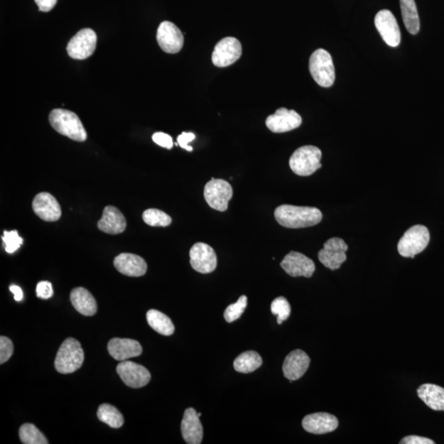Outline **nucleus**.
<instances>
[{
    "mask_svg": "<svg viewBox=\"0 0 444 444\" xmlns=\"http://www.w3.org/2000/svg\"><path fill=\"white\" fill-rule=\"evenodd\" d=\"M274 216L281 226L292 229L313 227L323 219L320 209L287 205L276 207Z\"/></svg>",
    "mask_w": 444,
    "mask_h": 444,
    "instance_id": "1",
    "label": "nucleus"
},
{
    "mask_svg": "<svg viewBox=\"0 0 444 444\" xmlns=\"http://www.w3.org/2000/svg\"><path fill=\"white\" fill-rule=\"evenodd\" d=\"M50 124L56 132L77 142H85L87 134L77 114L64 109H55L49 116Z\"/></svg>",
    "mask_w": 444,
    "mask_h": 444,
    "instance_id": "2",
    "label": "nucleus"
},
{
    "mask_svg": "<svg viewBox=\"0 0 444 444\" xmlns=\"http://www.w3.org/2000/svg\"><path fill=\"white\" fill-rule=\"evenodd\" d=\"M85 352L80 342L69 337L62 343L56 354L55 367L60 374H72L82 367Z\"/></svg>",
    "mask_w": 444,
    "mask_h": 444,
    "instance_id": "3",
    "label": "nucleus"
},
{
    "mask_svg": "<svg viewBox=\"0 0 444 444\" xmlns=\"http://www.w3.org/2000/svg\"><path fill=\"white\" fill-rule=\"evenodd\" d=\"M322 151L315 146H304L291 156L289 165L292 171L300 176H310L321 168Z\"/></svg>",
    "mask_w": 444,
    "mask_h": 444,
    "instance_id": "4",
    "label": "nucleus"
},
{
    "mask_svg": "<svg viewBox=\"0 0 444 444\" xmlns=\"http://www.w3.org/2000/svg\"><path fill=\"white\" fill-rule=\"evenodd\" d=\"M310 72L313 80L323 87H330L335 82V67L331 55L325 50L313 52L310 59Z\"/></svg>",
    "mask_w": 444,
    "mask_h": 444,
    "instance_id": "5",
    "label": "nucleus"
},
{
    "mask_svg": "<svg viewBox=\"0 0 444 444\" xmlns=\"http://www.w3.org/2000/svg\"><path fill=\"white\" fill-rule=\"evenodd\" d=\"M430 232L422 224L411 227L401 238L398 250L402 257L414 259L418 254L424 251L430 243Z\"/></svg>",
    "mask_w": 444,
    "mask_h": 444,
    "instance_id": "6",
    "label": "nucleus"
},
{
    "mask_svg": "<svg viewBox=\"0 0 444 444\" xmlns=\"http://www.w3.org/2000/svg\"><path fill=\"white\" fill-rule=\"evenodd\" d=\"M233 196V189L229 182L212 178L205 188V198L209 206L219 212L227 210L229 201Z\"/></svg>",
    "mask_w": 444,
    "mask_h": 444,
    "instance_id": "7",
    "label": "nucleus"
},
{
    "mask_svg": "<svg viewBox=\"0 0 444 444\" xmlns=\"http://www.w3.org/2000/svg\"><path fill=\"white\" fill-rule=\"evenodd\" d=\"M97 36L92 29H82L72 38L67 46V54L72 59L86 60L97 48Z\"/></svg>",
    "mask_w": 444,
    "mask_h": 444,
    "instance_id": "8",
    "label": "nucleus"
},
{
    "mask_svg": "<svg viewBox=\"0 0 444 444\" xmlns=\"http://www.w3.org/2000/svg\"><path fill=\"white\" fill-rule=\"evenodd\" d=\"M347 250L348 245L342 239L331 238L323 244V249L318 252V259L326 268L337 270L347 260Z\"/></svg>",
    "mask_w": 444,
    "mask_h": 444,
    "instance_id": "9",
    "label": "nucleus"
},
{
    "mask_svg": "<svg viewBox=\"0 0 444 444\" xmlns=\"http://www.w3.org/2000/svg\"><path fill=\"white\" fill-rule=\"evenodd\" d=\"M242 55V45L234 38H226L217 44L212 55L213 65L224 67L236 63Z\"/></svg>",
    "mask_w": 444,
    "mask_h": 444,
    "instance_id": "10",
    "label": "nucleus"
},
{
    "mask_svg": "<svg viewBox=\"0 0 444 444\" xmlns=\"http://www.w3.org/2000/svg\"><path fill=\"white\" fill-rule=\"evenodd\" d=\"M190 264L197 273L211 274L217 266V258L214 249L205 243H196L190 249Z\"/></svg>",
    "mask_w": 444,
    "mask_h": 444,
    "instance_id": "11",
    "label": "nucleus"
},
{
    "mask_svg": "<svg viewBox=\"0 0 444 444\" xmlns=\"http://www.w3.org/2000/svg\"><path fill=\"white\" fill-rule=\"evenodd\" d=\"M374 24L386 45L399 46L401 43V31L393 13L388 9L381 10L374 19Z\"/></svg>",
    "mask_w": 444,
    "mask_h": 444,
    "instance_id": "12",
    "label": "nucleus"
},
{
    "mask_svg": "<svg viewBox=\"0 0 444 444\" xmlns=\"http://www.w3.org/2000/svg\"><path fill=\"white\" fill-rule=\"evenodd\" d=\"M117 371L120 379L130 388H143L148 384L151 380V374L147 369L143 365L127 360L119 363Z\"/></svg>",
    "mask_w": 444,
    "mask_h": 444,
    "instance_id": "13",
    "label": "nucleus"
},
{
    "mask_svg": "<svg viewBox=\"0 0 444 444\" xmlns=\"http://www.w3.org/2000/svg\"><path fill=\"white\" fill-rule=\"evenodd\" d=\"M156 40L161 50L168 54H176L184 45V36L174 23L165 21L158 29Z\"/></svg>",
    "mask_w": 444,
    "mask_h": 444,
    "instance_id": "14",
    "label": "nucleus"
},
{
    "mask_svg": "<svg viewBox=\"0 0 444 444\" xmlns=\"http://www.w3.org/2000/svg\"><path fill=\"white\" fill-rule=\"evenodd\" d=\"M302 124V118L293 109L279 108L275 114H271L266 119V127L270 131L281 134L291 131L299 128Z\"/></svg>",
    "mask_w": 444,
    "mask_h": 444,
    "instance_id": "15",
    "label": "nucleus"
},
{
    "mask_svg": "<svg viewBox=\"0 0 444 444\" xmlns=\"http://www.w3.org/2000/svg\"><path fill=\"white\" fill-rule=\"evenodd\" d=\"M281 266L287 274L293 278L305 276L309 278L315 271V264L313 261L307 256L296 251L286 254L281 261Z\"/></svg>",
    "mask_w": 444,
    "mask_h": 444,
    "instance_id": "16",
    "label": "nucleus"
},
{
    "mask_svg": "<svg viewBox=\"0 0 444 444\" xmlns=\"http://www.w3.org/2000/svg\"><path fill=\"white\" fill-rule=\"evenodd\" d=\"M33 209L41 220L52 222L60 220L61 207L56 198L49 193H40L34 197Z\"/></svg>",
    "mask_w": 444,
    "mask_h": 444,
    "instance_id": "17",
    "label": "nucleus"
},
{
    "mask_svg": "<svg viewBox=\"0 0 444 444\" xmlns=\"http://www.w3.org/2000/svg\"><path fill=\"white\" fill-rule=\"evenodd\" d=\"M310 359L301 350H295L286 357L282 367L285 377L290 381L300 379L309 369Z\"/></svg>",
    "mask_w": 444,
    "mask_h": 444,
    "instance_id": "18",
    "label": "nucleus"
},
{
    "mask_svg": "<svg viewBox=\"0 0 444 444\" xmlns=\"http://www.w3.org/2000/svg\"><path fill=\"white\" fill-rule=\"evenodd\" d=\"M338 420L333 415L320 412L306 416L302 421V426L309 433L315 435H325L337 430Z\"/></svg>",
    "mask_w": 444,
    "mask_h": 444,
    "instance_id": "19",
    "label": "nucleus"
},
{
    "mask_svg": "<svg viewBox=\"0 0 444 444\" xmlns=\"http://www.w3.org/2000/svg\"><path fill=\"white\" fill-rule=\"evenodd\" d=\"M114 266L120 274L134 278L145 275L148 270L147 263L142 257L128 253L119 254L114 259Z\"/></svg>",
    "mask_w": 444,
    "mask_h": 444,
    "instance_id": "20",
    "label": "nucleus"
},
{
    "mask_svg": "<svg viewBox=\"0 0 444 444\" xmlns=\"http://www.w3.org/2000/svg\"><path fill=\"white\" fill-rule=\"evenodd\" d=\"M107 348L109 354L119 362L138 357L143 353L140 343L128 338H113L109 342Z\"/></svg>",
    "mask_w": 444,
    "mask_h": 444,
    "instance_id": "21",
    "label": "nucleus"
},
{
    "mask_svg": "<svg viewBox=\"0 0 444 444\" xmlns=\"http://www.w3.org/2000/svg\"><path fill=\"white\" fill-rule=\"evenodd\" d=\"M126 227V219L117 207L113 206L104 207L102 217L97 222L98 229L109 234H121Z\"/></svg>",
    "mask_w": 444,
    "mask_h": 444,
    "instance_id": "22",
    "label": "nucleus"
},
{
    "mask_svg": "<svg viewBox=\"0 0 444 444\" xmlns=\"http://www.w3.org/2000/svg\"><path fill=\"white\" fill-rule=\"evenodd\" d=\"M197 411L193 408H188L185 411L181 422L183 438L189 444H200L203 437L201 421Z\"/></svg>",
    "mask_w": 444,
    "mask_h": 444,
    "instance_id": "23",
    "label": "nucleus"
},
{
    "mask_svg": "<svg viewBox=\"0 0 444 444\" xmlns=\"http://www.w3.org/2000/svg\"><path fill=\"white\" fill-rule=\"evenodd\" d=\"M70 300L75 309L85 316H93L97 312L95 298L85 288L77 287L71 291Z\"/></svg>",
    "mask_w": 444,
    "mask_h": 444,
    "instance_id": "24",
    "label": "nucleus"
},
{
    "mask_svg": "<svg viewBox=\"0 0 444 444\" xmlns=\"http://www.w3.org/2000/svg\"><path fill=\"white\" fill-rule=\"evenodd\" d=\"M417 394L430 408L444 411V389L441 386L431 384H423L418 389Z\"/></svg>",
    "mask_w": 444,
    "mask_h": 444,
    "instance_id": "25",
    "label": "nucleus"
},
{
    "mask_svg": "<svg viewBox=\"0 0 444 444\" xmlns=\"http://www.w3.org/2000/svg\"><path fill=\"white\" fill-rule=\"evenodd\" d=\"M400 6L406 30L411 34L416 35L419 33L421 24L415 0H400Z\"/></svg>",
    "mask_w": 444,
    "mask_h": 444,
    "instance_id": "26",
    "label": "nucleus"
},
{
    "mask_svg": "<svg viewBox=\"0 0 444 444\" xmlns=\"http://www.w3.org/2000/svg\"><path fill=\"white\" fill-rule=\"evenodd\" d=\"M149 326L163 336H170L175 332V326L168 316L158 310H151L147 313Z\"/></svg>",
    "mask_w": 444,
    "mask_h": 444,
    "instance_id": "27",
    "label": "nucleus"
},
{
    "mask_svg": "<svg viewBox=\"0 0 444 444\" xmlns=\"http://www.w3.org/2000/svg\"><path fill=\"white\" fill-rule=\"evenodd\" d=\"M263 364V359L258 352L254 351L245 352L240 354L234 359V368L237 372L243 374L252 373Z\"/></svg>",
    "mask_w": 444,
    "mask_h": 444,
    "instance_id": "28",
    "label": "nucleus"
},
{
    "mask_svg": "<svg viewBox=\"0 0 444 444\" xmlns=\"http://www.w3.org/2000/svg\"><path fill=\"white\" fill-rule=\"evenodd\" d=\"M98 419L114 429L122 427L124 423V417L120 411L109 404H102L97 411Z\"/></svg>",
    "mask_w": 444,
    "mask_h": 444,
    "instance_id": "29",
    "label": "nucleus"
},
{
    "mask_svg": "<svg viewBox=\"0 0 444 444\" xmlns=\"http://www.w3.org/2000/svg\"><path fill=\"white\" fill-rule=\"evenodd\" d=\"M21 442L24 444H48L47 438L38 428L33 424H24L19 430Z\"/></svg>",
    "mask_w": 444,
    "mask_h": 444,
    "instance_id": "30",
    "label": "nucleus"
},
{
    "mask_svg": "<svg viewBox=\"0 0 444 444\" xmlns=\"http://www.w3.org/2000/svg\"><path fill=\"white\" fill-rule=\"evenodd\" d=\"M143 219L148 226L155 227H169L172 222L171 217L159 209L150 208L143 214Z\"/></svg>",
    "mask_w": 444,
    "mask_h": 444,
    "instance_id": "31",
    "label": "nucleus"
},
{
    "mask_svg": "<svg viewBox=\"0 0 444 444\" xmlns=\"http://www.w3.org/2000/svg\"><path fill=\"white\" fill-rule=\"evenodd\" d=\"M271 311L278 316V323L281 325L291 315V308L288 300L283 296H279L271 303Z\"/></svg>",
    "mask_w": 444,
    "mask_h": 444,
    "instance_id": "32",
    "label": "nucleus"
},
{
    "mask_svg": "<svg viewBox=\"0 0 444 444\" xmlns=\"http://www.w3.org/2000/svg\"><path fill=\"white\" fill-rule=\"evenodd\" d=\"M248 305L247 296H242L239 298L237 302L234 303L227 308V310L224 312V320L227 323H233L243 315L245 309H247Z\"/></svg>",
    "mask_w": 444,
    "mask_h": 444,
    "instance_id": "33",
    "label": "nucleus"
},
{
    "mask_svg": "<svg viewBox=\"0 0 444 444\" xmlns=\"http://www.w3.org/2000/svg\"><path fill=\"white\" fill-rule=\"evenodd\" d=\"M2 239L5 244V251L9 254H13L17 251L21 245L23 244V239L18 236L17 231H5Z\"/></svg>",
    "mask_w": 444,
    "mask_h": 444,
    "instance_id": "34",
    "label": "nucleus"
},
{
    "mask_svg": "<svg viewBox=\"0 0 444 444\" xmlns=\"http://www.w3.org/2000/svg\"><path fill=\"white\" fill-rule=\"evenodd\" d=\"M13 353V345L6 337H0V364L7 362Z\"/></svg>",
    "mask_w": 444,
    "mask_h": 444,
    "instance_id": "35",
    "label": "nucleus"
},
{
    "mask_svg": "<svg viewBox=\"0 0 444 444\" xmlns=\"http://www.w3.org/2000/svg\"><path fill=\"white\" fill-rule=\"evenodd\" d=\"M36 296L40 299H50L54 294L53 287L49 281H40L36 286Z\"/></svg>",
    "mask_w": 444,
    "mask_h": 444,
    "instance_id": "36",
    "label": "nucleus"
},
{
    "mask_svg": "<svg viewBox=\"0 0 444 444\" xmlns=\"http://www.w3.org/2000/svg\"><path fill=\"white\" fill-rule=\"evenodd\" d=\"M153 140L155 144L167 149H171L174 146L173 139H172L170 136L163 132L154 134Z\"/></svg>",
    "mask_w": 444,
    "mask_h": 444,
    "instance_id": "37",
    "label": "nucleus"
},
{
    "mask_svg": "<svg viewBox=\"0 0 444 444\" xmlns=\"http://www.w3.org/2000/svg\"><path fill=\"white\" fill-rule=\"evenodd\" d=\"M195 139V135L193 133H182L177 139V143L179 144L182 148L187 151H192L193 148L189 146V144Z\"/></svg>",
    "mask_w": 444,
    "mask_h": 444,
    "instance_id": "38",
    "label": "nucleus"
},
{
    "mask_svg": "<svg viewBox=\"0 0 444 444\" xmlns=\"http://www.w3.org/2000/svg\"><path fill=\"white\" fill-rule=\"evenodd\" d=\"M401 444H435L429 438L420 437L416 435L407 436L400 441Z\"/></svg>",
    "mask_w": 444,
    "mask_h": 444,
    "instance_id": "39",
    "label": "nucleus"
},
{
    "mask_svg": "<svg viewBox=\"0 0 444 444\" xmlns=\"http://www.w3.org/2000/svg\"><path fill=\"white\" fill-rule=\"evenodd\" d=\"M58 0H35L41 12H50L55 6Z\"/></svg>",
    "mask_w": 444,
    "mask_h": 444,
    "instance_id": "40",
    "label": "nucleus"
},
{
    "mask_svg": "<svg viewBox=\"0 0 444 444\" xmlns=\"http://www.w3.org/2000/svg\"><path fill=\"white\" fill-rule=\"evenodd\" d=\"M9 290L14 295V300L16 301H21L23 299V291L19 286L16 285L10 286Z\"/></svg>",
    "mask_w": 444,
    "mask_h": 444,
    "instance_id": "41",
    "label": "nucleus"
},
{
    "mask_svg": "<svg viewBox=\"0 0 444 444\" xmlns=\"http://www.w3.org/2000/svg\"><path fill=\"white\" fill-rule=\"evenodd\" d=\"M197 415H198V416H200V417L202 416V414H201V413H197Z\"/></svg>",
    "mask_w": 444,
    "mask_h": 444,
    "instance_id": "42",
    "label": "nucleus"
}]
</instances>
